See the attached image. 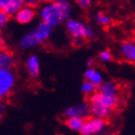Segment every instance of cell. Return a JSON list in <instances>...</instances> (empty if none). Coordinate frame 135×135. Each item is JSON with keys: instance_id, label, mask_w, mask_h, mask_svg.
<instances>
[{"instance_id": "obj_25", "label": "cell", "mask_w": 135, "mask_h": 135, "mask_svg": "<svg viewBox=\"0 0 135 135\" xmlns=\"http://www.w3.org/2000/svg\"><path fill=\"white\" fill-rule=\"evenodd\" d=\"M1 37H2V28H0V40H1Z\"/></svg>"}, {"instance_id": "obj_8", "label": "cell", "mask_w": 135, "mask_h": 135, "mask_svg": "<svg viewBox=\"0 0 135 135\" xmlns=\"http://www.w3.org/2000/svg\"><path fill=\"white\" fill-rule=\"evenodd\" d=\"M37 16L36 8L29 7V6H22V7L15 13V19L16 21L20 25H29L35 20Z\"/></svg>"}, {"instance_id": "obj_16", "label": "cell", "mask_w": 135, "mask_h": 135, "mask_svg": "<svg viewBox=\"0 0 135 135\" xmlns=\"http://www.w3.org/2000/svg\"><path fill=\"white\" fill-rule=\"evenodd\" d=\"M97 89L98 86H95L94 84H92L91 82H89V81H83V83L81 84V91L83 94H85V95H92L95 91H97Z\"/></svg>"}, {"instance_id": "obj_23", "label": "cell", "mask_w": 135, "mask_h": 135, "mask_svg": "<svg viewBox=\"0 0 135 135\" xmlns=\"http://www.w3.org/2000/svg\"><path fill=\"white\" fill-rule=\"evenodd\" d=\"M88 64H89L90 66H92V64H93V60H91V59H90V60L88 61Z\"/></svg>"}, {"instance_id": "obj_11", "label": "cell", "mask_w": 135, "mask_h": 135, "mask_svg": "<svg viewBox=\"0 0 135 135\" xmlns=\"http://www.w3.org/2000/svg\"><path fill=\"white\" fill-rule=\"evenodd\" d=\"M22 6V0H0V11L7 13L8 16H15Z\"/></svg>"}, {"instance_id": "obj_13", "label": "cell", "mask_w": 135, "mask_h": 135, "mask_svg": "<svg viewBox=\"0 0 135 135\" xmlns=\"http://www.w3.org/2000/svg\"><path fill=\"white\" fill-rule=\"evenodd\" d=\"M16 64L15 54L9 50L2 49L0 51V68L3 69H13Z\"/></svg>"}, {"instance_id": "obj_14", "label": "cell", "mask_w": 135, "mask_h": 135, "mask_svg": "<svg viewBox=\"0 0 135 135\" xmlns=\"http://www.w3.org/2000/svg\"><path fill=\"white\" fill-rule=\"evenodd\" d=\"M93 20L97 25L101 27H109L112 23V18L111 16L103 12V11H98L93 16Z\"/></svg>"}, {"instance_id": "obj_21", "label": "cell", "mask_w": 135, "mask_h": 135, "mask_svg": "<svg viewBox=\"0 0 135 135\" xmlns=\"http://www.w3.org/2000/svg\"><path fill=\"white\" fill-rule=\"evenodd\" d=\"M6 113V104H4V101H0V119Z\"/></svg>"}, {"instance_id": "obj_26", "label": "cell", "mask_w": 135, "mask_h": 135, "mask_svg": "<svg viewBox=\"0 0 135 135\" xmlns=\"http://www.w3.org/2000/svg\"><path fill=\"white\" fill-rule=\"evenodd\" d=\"M58 135H64V134H58Z\"/></svg>"}, {"instance_id": "obj_12", "label": "cell", "mask_w": 135, "mask_h": 135, "mask_svg": "<svg viewBox=\"0 0 135 135\" xmlns=\"http://www.w3.org/2000/svg\"><path fill=\"white\" fill-rule=\"evenodd\" d=\"M84 79L86 81L91 82L92 84H94L95 86H99L104 81L103 73L93 66H89L85 70V72H84Z\"/></svg>"}, {"instance_id": "obj_7", "label": "cell", "mask_w": 135, "mask_h": 135, "mask_svg": "<svg viewBox=\"0 0 135 135\" xmlns=\"http://www.w3.org/2000/svg\"><path fill=\"white\" fill-rule=\"evenodd\" d=\"M120 57L130 64H135V40H125L119 47Z\"/></svg>"}, {"instance_id": "obj_3", "label": "cell", "mask_w": 135, "mask_h": 135, "mask_svg": "<svg viewBox=\"0 0 135 135\" xmlns=\"http://www.w3.org/2000/svg\"><path fill=\"white\" fill-rule=\"evenodd\" d=\"M52 33H53V27H51L43 21H40L35 29L26 33L20 39L19 46L20 48L26 50L40 47L51 38Z\"/></svg>"}, {"instance_id": "obj_28", "label": "cell", "mask_w": 135, "mask_h": 135, "mask_svg": "<svg viewBox=\"0 0 135 135\" xmlns=\"http://www.w3.org/2000/svg\"><path fill=\"white\" fill-rule=\"evenodd\" d=\"M111 135H113V134H111Z\"/></svg>"}, {"instance_id": "obj_2", "label": "cell", "mask_w": 135, "mask_h": 135, "mask_svg": "<svg viewBox=\"0 0 135 135\" xmlns=\"http://www.w3.org/2000/svg\"><path fill=\"white\" fill-rule=\"evenodd\" d=\"M38 13L41 21L55 28L71 18L72 6L70 0H53L50 2H42Z\"/></svg>"}, {"instance_id": "obj_9", "label": "cell", "mask_w": 135, "mask_h": 135, "mask_svg": "<svg viewBox=\"0 0 135 135\" xmlns=\"http://www.w3.org/2000/svg\"><path fill=\"white\" fill-rule=\"evenodd\" d=\"M64 115L66 117L75 116V117H81V119L85 120L86 117L90 116V109H89L88 102H82V103L71 105L70 108H68L65 110Z\"/></svg>"}, {"instance_id": "obj_18", "label": "cell", "mask_w": 135, "mask_h": 135, "mask_svg": "<svg viewBox=\"0 0 135 135\" xmlns=\"http://www.w3.org/2000/svg\"><path fill=\"white\" fill-rule=\"evenodd\" d=\"M99 59H100V61H102V62L108 63L113 59V54H112L110 50H103V51H101L99 53Z\"/></svg>"}, {"instance_id": "obj_22", "label": "cell", "mask_w": 135, "mask_h": 135, "mask_svg": "<svg viewBox=\"0 0 135 135\" xmlns=\"http://www.w3.org/2000/svg\"><path fill=\"white\" fill-rule=\"evenodd\" d=\"M2 49H4V47H3V43H2V41L0 40V51H1Z\"/></svg>"}, {"instance_id": "obj_24", "label": "cell", "mask_w": 135, "mask_h": 135, "mask_svg": "<svg viewBox=\"0 0 135 135\" xmlns=\"http://www.w3.org/2000/svg\"><path fill=\"white\" fill-rule=\"evenodd\" d=\"M41 2H50V1H53V0H40Z\"/></svg>"}, {"instance_id": "obj_10", "label": "cell", "mask_w": 135, "mask_h": 135, "mask_svg": "<svg viewBox=\"0 0 135 135\" xmlns=\"http://www.w3.org/2000/svg\"><path fill=\"white\" fill-rule=\"evenodd\" d=\"M25 68H26V71L28 73V75H29L31 79L39 78V75H40L41 65H40V59L38 58V55H36V54L29 55L26 60Z\"/></svg>"}, {"instance_id": "obj_4", "label": "cell", "mask_w": 135, "mask_h": 135, "mask_svg": "<svg viewBox=\"0 0 135 135\" xmlns=\"http://www.w3.org/2000/svg\"><path fill=\"white\" fill-rule=\"evenodd\" d=\"M64 23L66 33L69 35L71 41L74 46H80L84 41L92 39L95 35L94 29L85 21L79 20L75 18H70Z\"/></svg>"}, {"instance_id": "obj_19", "label": "cell", "mask_w": 135, "mask_h": 135, "mask_svg": "<svg viewBox=\"0 0 135 135\" xmlns=\"http://www.w3.org/2000/svg\"><path fill=\"white\" fill-rule=\"evenodd\" d=\"M10 16H8L7 13L0 11V28H3L4 26H7V23L9 22Z\"/></svg>"}, {"instance_id": "obj_20", "label": "cell", "mask_w": 135, "mask_h": 135, "mask_svg": "<svg viewBox=\"0 0 135 135\" xmlns=\"http://www.w3.org/2000/svg\"><path fill=\"white\" fill-rule=\"evenodd\" d=\"M22 1H23L25 6H29V7H33V8H36L41 2L40 0H22Z\"/></svg>"}, {"instance_id": "obj_6", "label": "cell", "mask_w": 135, "mask_h": 135, "mask_svg": "<svg viewBox=\"0 0 135 135\" xmlns=\"http://www.w3.org/2000/svg\"><path fill=\"white\" fill-rule=\"evenodd\" d=\"M105 126H106L105 120L90 115L84 120L80 133L82 135H97L101 132H103Z\"/></svg>"}, {"instance_id": "obj_15", "label": "cell", "mask_w": 135, "mask_h": 135, "mask_svg": "<svg viewBox=\"0 0 135 135\" xmlns=\"http://www.w3.org/2000/svg\"><path fill=\"white\" fill-rule=\"evenodd\" d=\"M83 122H84V119L71 116V117H66L65 125L69 130H71L73 132H80L82 128V125H83Z\"/></svg>"}, {"instance_id": "obj_17", "label": "cell", "mask_w": 135, "mask_h": 135, "mask_svg": "<svg viewBox=\"0 0 135 135\" xmlns=\"http://www.w3.org/2000/svg\"><path fill=\"white\" fill-rule=\"evenodd\" d=\"M94 1H95V0H74L75 4L78 6L79 8H81L83 10L90 9L94 4Z\"/></svg>"}, {"instance_id": "obj_27", "label": "cell", "mask_w": 135, "mask_h": 135, "mask_svg": "<svg viewBox=\"0 0 135 135\" xmlns=\"http://www.w3.org/2000/svg\"><path fill=\"white\" fill-rule=\"evenodd\" d=\"M123 1H126V0H123Z\"/></svg>"}, {"instance_id": "obj_1", "label": "cell", "mask_w": 135, "mask_h": 135, "mask_svg": "<svg viewBox=\"0 0 135 135\" xmlns=\"http://www.w3.org/2000/svg\"><path fill=\"white\" fill-rule=\"evenodd\" d=\"M121 102V89L114 81L104 80L98 86L97 91L90 95V115L106 120L117 109Z\"/></svg>"}, {"instance_id": "obj_5", "label": "cell", "mask_w": 135, "mask_h": 135, "mask_svg": "<svg viewBox=\"0 0 135 135\" xmlns=\"http://www.w3.org/2000/svg\"><path fill=\"white\" fill-rule=\"evenodd\" d=\"M17 75L13 69L0 68V101H6L13 92Z\"/></svg>"}]
</instances>
